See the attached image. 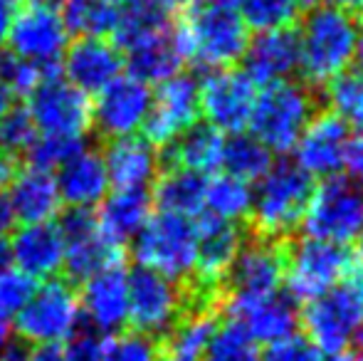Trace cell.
Instances as JSON below:
<instances>
[{
    "instance_id": "1",
    "label": "cell",
    "mask_w": 363,
    "mask_h": 361,
    "mask_svg": "<svg viewBox=\"0 0 363 361\" xmlns=\"http://www.w3.org/2000/svg\"><path fill=\"white\" fill-rule=\"evenodd\" d=\"M299 33V70L306 87L324 89L331 79L344 74L356 60L361 38L359 15L334 5L309 10Z\"/></svg>"
},
{
    "instance_id": "2",
    "label": "cell",
    "mask_w": 363,
    "mask_h": 361,
    "mask_svg": "<svg viewBox=\"0 0 363 361\" xmlns=\"http://www.w3.org/2000/svg\"><path fill=\"white\" fill-rule=\"evenodd\" d=\"M173 33L183 60L211 72L235 67L250 45V30L235 10L188 8L173 20Z\"/></svg>"
},
{
    "instance_id": "3",
    "label": "cell",
    "mask_w": 363,
    "mask_h": 361,
    "mask_svg": "<svg viewBox=\"0 0 363 361\" xmlns=\"http://www.w3.org/2000/svg\"><path fill=\"white\" fill-rule=\"evenodd\" d=\"M314 193V179L296 161H279L259 179L252 191L250 233L272 240H289L304 221L306 206Z\"/></svg>"
},
{
    "instance_id": "4",
    "label": "cell",
    "mask_w": 363,
    "mask_h": 361,
    "mask_svg": "<svg viewBox=\"0 0 363 361\" xmlns=\"http://www.w3.org/2000/svg\"><path fill=\"white\" fill-rule=\"evenodd\" d=\"M316 111H319V91L301 82L282 79L257 91L247 126L252 129L255 139L267 146L272 154H287L296 146L301 131L314 119Z\"/></svg>"
},
{
    "instance_id": "5",
    "label": "cell",
    "mask_w": 363,
    "mask_h": 361,
    "mask_svg": "<svg viewBox=\"0 0 363 361\" xmlns=\"http://www.w3.org/2000/svg\"><path fill=\"white\" fill-rule=\"evenodd\" d=\"M134 257L139 267L186 284L196 270V223L173 213L151 216L134 238Z\"/></svg>"
},
{
    "instance_id": "6",
    "label": "cell",
    "mask_w": 363,
    "mask_h": 361,
    "mask_svg": "<svg viewBox=\"0 0 363 361\" xmlns=\"http://www.w3.org/2000/svg\"><path fill=\"white\" fill-rule=\"evenodd\" d=\"M306 238L346 245L363 228V186L349 176H329L314 186L301 221Z\"/></svg>"
},
{
    "instance_id": "7",
    "label": "cell",
    "mask_w": 363,
    "mask_h": 361,
    "mask_svg": "<svg viewBox=\"0 0 363 361\" xmlns=\"http://www.w3.org/2000/svg\"><path fill=\"white\" fill-rule=\"evenodd\" d=\"M356 257L346 245L301 238L287 243V294L294 302H311L339 287L351 272Z\"/></svg>"
},
{
    "instance_id": "8",
    "label": "cell",
    "mask_w": 363,
    "mask_h": 361,
    "mask_svg": "<svg viewBox=\"0 0 363 361\" xmlns=\"http://www.w3.org/2000/svg\"><path fill=\"white\" fill-rule=\"evenodd\" d=\"M183 317L186 302L176 282L139 265L129 272V332L148 339H163Z\"/></svg>"
},
{
    "instance_id": "9",
    "label": "cell",
    "mask_w": 363,
    "mask_h": 361,
    "mask_svg": "<svg viewBox=\"0 0 363 361\" xmlns=\"http://www.w3.org/2000/svg\"><path fill=\"white\" fill-rule=\"evenodd\" d=\"M289 240H272L250 231L245 233L238 257L225 277V299H259L279 292L287 270Z\"/></svg>"
},
{
    "instance_id": "10",
    "label": "cell",
    "mask_w": 363,
    "mask_h": 361,
    "mask_svg": "<svg viewBox=\"0 0 363 361\" xmlns=\"http://www.w3.org/2000/svg\"><path fill=\"white\" fill-rule=\"evenodd\" d=\"M79 292L62 274L50 277L35 289L33 299L18 312L15 329L23 342L50 344L65 339L77 329Z\"/></svg>"
},
{
    "instance_id": "11",
    "label": "cell",
    "mask_w": 363,
    "mask_h": 361,
    "mask_svg": "<svg viewBox=\"0 0 363 361\" xmlns=\"http://www.w3.org/2000/svg\"><path fill=\"white\" fill-rule=\"evenodd\" d=\"M363 317V299L346 282L329 289L321 297L306 302L299 312V324L304 327L306 339L321 354H344L349 342L356 337V329Z\"/></svg>"
},
{
    "instance_id": "12",
    "label": "cell",
    "mask_w": 363,
    "mask_h": 361,
    "mask_svg": "<svg viewBox=\"0 0 363 361\" xmlns=\"http://www.w3.org/2000/svg\"><path fill=\"white\" fill-rule=\"evenodd\" d=\"M201 116V82L196 74H176L158 84L156 94L151 96L141 139L148 141L153 149L171 144L178 134L191 129Z\"/></svg>"
},
{
    "instance_id": "13",
    "label": "cell",
    "mask_w": 363,
    "mask_h": 361,
    "mask_svg": "<svg viewBox=\"0 0 363 361\" xmlns=\"http://www.w3.org/2000/svg\"><path fill=\"white\" fill-rule=\"evenodd\" d=\"M257 84L238 67L213 70L201 82V111L218 131L240 134L250 124Z\"/></svg>"
},
{
    "instance_id": "14",
    "label": "cell",
    "mask_w": 363,
    "mask_h": 361,
    "mask_svg": "<svg viewBox=\"0 0 363 361\" xmlns=\"http://www.w3.org/2000/svg\"><path fill=\"white\" fill-rule=\"evenodd\" d=\"M148 109L151 91L146 84L134 77H116L91 104V129H96L101 141L131 136L141 129Z\"/></svg>"
},
{
    "instance_id": "15",
    "label": "cell",
    "mask_w": 363,
    "mask_h": 361,
    "mask_svg": "<svg viewBox=\"0 0 363 361\" xmlns=\"http://www.w3.org/2000/svg\"><path fill=\"white\" fill-rule=\"evenodd\" d=\"M35 126L52 136H84L91 129V104L86 94L60 79L40 82L28 96Z\"/></svg>"
},
{
    "instance_id": "16",
    "label": "cell",
    "mask_w": 363,
    "mask_h": 361,
    "mask_svg": "<svg viewBox=\"0 0 363 361\" xmlns=\"http://www.w3.org/2000/svg\"><path fill=\"white\" fill-rule=\"evenodd\" d=\"M220 312L245 329L255 344H277L299 329V307L289 294L274 292L259 299H225Z\"/></svg>"
},
{
    "instance_id": "17",
    "label": "cell",
    "mask_w": 363,
    "mask_h": 361,
    "mask_svg": "<svg viewBox=\"0 0 363 361\" xmlns=\"http://www.w3.org/2000/svg\"><path fill=\"white\" fill-rule=\"evenodd\" d=\"M351 131L349 124L341 121L329 109L316 111L314 119L306 124L296 141V164L314 179H329L336 176L346 164V149H349Z\"/></svg>"
},
{
    "instance_id": "18",
    "label": "cell",
    "mask_w": 363,
    "mask_h": 361,
    "mask_svg": "<svg viewBox=\"0 0 363 361\" xmlns=\"http://www.w3.org/2000/svg\"><path fill=\"white\" fill-rule=\"evenodd\" d=\"M69 33L65 30V23L57 10L48 8H23L15 15L10 25L8 43L10 52L28 62H50V60H62L67 50Z\"/></svg>"
},
{
    "instance_id": "19",
    "label": "cell",
    "mask_w": 363,
    "mask_h": 361,
    "mask_svg": "<svg viewBox=\"0 0 363 361\" xmlns=\"http://www.w3.org/2000/svg\"><path fill=\"white\" fill-rule=\"evenodd\" d=\"M124 57L101 38H77L67 45L62 57V72L69 77V84L82 94H99L106 84L121 77Z\"/></svg>"
},
{
    "instance_id": "20",
    "label": "cell",
    "mask_w": 363,
    "mask_h": 361,
    "mask_svg": "<svg viewBox=\"0 0 363 361\" xmlns=\"http://www.w3.org/2000/svg\"><path fill=\"white\" fill-rule=\"evenodd\" d=\"M242 72L255 84H274L299 70V33L296 28L262 33L245 50Z\"/></svg>"
},
{
    "instance_id": "21",
    "label": "cell",
    "mask_w": 363,
    "mask_h": 361,
    "mask_svg": "<svg viewBox=\"0 0 363 361\" xmlns=\"http://www.w3.org/2000/svg\"><path fill=\"white\" fill-rule=\"evenodd\" d=\"M223 144L225 139L216 126H211L208 121L206 124H198L196 121L191 129L178 134L171 144L156 149L158 174L173 169H186L208 176L223 161Z\"/></svg>"
},
{
    "instance_id": "22",
    "label": "cell",
    "mask_w": 363,
    "mask_h": 361,
    "mask_svg": "<svg viewBox=\"0 0 363 361\" xmlns=\"http://www.w3.org/2000/svg\"><path fill=\"white\" fill-rule=\"evenodd\" d=\"M10 260H15L20 272L33 279H50L62 272L65 243L60 238L55 223H38L25 226L23 231L13 233Z\"/></svg>"
},
{
    "instance_id": "23",
    "label": "cell",
    "mask_w": 363,
    "mask_h": 361,
    "mask_svg": "<svg viewBox=\"0 0 363 361\" xmlns=\"http://www.w3.org/2000/svg\"><path fill=\"white\" fill-rule=\"evenodd\" d=\"M82 304H84V314L99 332H111V329H119L121 324H126L129 272L124 270V265L109 267V270L86 279Z\"/></svg>"
},
{
    "instance_id": "24",
    "label": "cell",
    "mask_w": 363,
    "mask_h": 361,
    "mask_svg": "<svg viewBox=\"0 0 363 361\" xmlns=\"http://www.w3.org/2000/svg\"><path fill=\"white\" fill-rule=\"evenodd\" d=\"M104 166L109 183L116 191L146 188L158 174L156 149L141 136H121L104 141Z\"/></svg>"
},
{
    "instance_id": "25",
    "label": "cell",
    "mask_w": 363,
    "mask_h": 361,
    "mask_svg": "<svg viewBox=\"0 0 363 361\" xmlns=\"http://www.w3.org/2000/svg\"><path fill=\"white\" fill-rule=\"evenodd\" d=\"M151 193L146 188L134 191H114L104 201L101 211L96 213V231L99 238L116 248H126L131 238L139 235V231L151 218Z\"/></svg>"
},
{
    "instance_id": "26",
    "label": "cell",
    "mask_w": 363,
    "mask_h": 361,
    "mask_svg": "<svg viewBox=\"0 0 363 361\" xmlns=\"http://www.w3.org/2000/svg\"><path fill=\"white\" fill-rule=\"evenodd\" d=\"M10 203H13L15 218L23 226H38L48 223L60 213V191L57 181L50 171L20 169L18 176L10 183Z\"/></svg>"
},
{
    "instance_id": "27",
    "label": "cell",
    "mask_w": 363,
    "mask_h": 361,
    "mask_svg": "<svg viewBox=\"0 0 363 361\" xmlns=\"http://www.w3.org/2000/svg\"><path fill=\"white\" fill-rule=\"evenodd\" d=\"M126 67H129V77L139 79L144 84L151 82H166V79L176 77L183 67V52L178 48L176 33H173V23L158 35L139 43L136 48L126 50Z\"/></svg>"
},
{
    "instance_id": "28",
    "label": "cell",
    "mask_w": 363,
    "mask_h": 361,
    "mask_svg": "<svg viewBox=\"0 0 363 361\" xmlns=\"http://www.w3.org/2000/svg\"><path fill=\"white\" fill-rule=\"evenodd\" d=\"M57 191L67 206H84L91 208L104 198L109 188V176L99 151H82L65 166H60Z\"/></svg>"
},
{
    "instance_id": "29",
    "label": "cell",
    "mask_w": 363,
    "mask_h": 361,
    "mask_svg": "<svg viewBox=\"0 0 363 361\" xmlns=\"http://www.w3.org/2000/svg\"><path fill=\"white\" fill-rule=\"evenodd\" d=\"M206 191H208V179L203 174L186 171V169H173L158 174L151 201L156 203L161 213L191 218L203 213Z\"/></svg>"
},
{
    "instance_id": "30",
    "label": "cell",
    "mask_w": 363,
    "mask_h": 361,
    "mask_svg": "<svg viewBox=\"0 0 363 361\" xmlns=\"http://www.w3.org/2000/svg\"><path fill=\"white\" fill-rule=\"evenodd\" d=\"M124 260H126V248L111 245V243H106L96 233L89 240L67 245V252H65V260H62L65 267L60 274L77 287L79 282H86V279L109 270V267L124 265Z\"/></svg>"
},
{
    "instance_id": "31",
    "label": "cell",
    "mask_w": 363,
    "mask_h": 361,
    "mask_svg": "<svg viewBox=\"0 0 363 361\" xmlns=\"http://www.w3.org/2000/svg\"><path fill=\"white\" fill-rule=\"evenodd\" d=\"M220 166L228 169V176L252 183L259 181L272 169V151L264 144H259L252 134H230V139L223 144V161Z\"/></svg>"
},
{
    "instance_id": "32",
    "label": "cell",
    "mask_w": 363,
    "mask_h": 361,
    "mask_svg": "<svg viewBox=\"0 0 363 361\" xmlns=\"http://www.w3.org/2000/svg\"><path fill=\"white\" fill-rule=\"evenodd\" d=\"M121 8L114 0H67L62 23L65 30L82 38H101L114 35Z\"/></svg>"
},
{
    "instance_id": "33",
    "label": "cell",
    "mask_w": 363,
    "mask_h": 361,
    "mask_svg": "<svg viewBox=\"0 0 363 361\" xmlns=\"http://www.w3.org/2000/svg\"><path fill=\"white\" fill-rule=\"evenodd\" d=\"M206 206L211 216L220 218V221H245L250 218V208H252V186L228 174L218 176V179L208 181Z\"/></svg>"
},
{
    "instance_id": "34",
    "label": "cell",
    "mask_w": 363,
    "mask_h": 361,
    "mask_svg": "<svg viewBox=\"0 0 363 361\" xmlns=\"http://www.w3.org/2000/svg\"><path fill=\"white\" fill-rule=\"evenodd\" d=\"M301 8L296 0H240V20L257 35L294 28Z\"/></svg>"
},
{
    "instance_id": "35",
    "label": "cell",
    "mask_w": 363,
    "mask_h": 361,
    "mask_svg": "<svg viewBox=\"0 0 363 361\" xmlns=\"http://www.w3.org/2000/svg\"><path fill=\"white\" fill-rule=\"evenodd\" d=\"M324 96L331 114L363 131V72L346 70L326 84Z\"/></svg>"
},
{
    "instance_id": "36",
    "label": "cell",
    "mask_w": 363,
    "mask_h": 361,
    "mask_svg": "<svg viewBox=\"0 0 363 361\" xmlns=\"http://www.w3.org/2000/svg\"><path fill=\"white\" fill-rule=\"evenodd\" d=\"M35 141H38V126H35L28 106L13 104L0 116V151L23 164V156L28 154Z\"/></svg>"
},
{
    "instance_id": "37",
    "label": "cell",
    "mask_w": 363,
    "mask_h": 361,
    "mask_svg": "<svg viewBox=\"0 0 363 361\" xmlns=\"http://www.w3.org/2000/svg\"><path fill=\"white\" fill-rule=\"evenodd\" d=\"M203 361H262V352L242 327L228 322L213 332Z\"/></svg>"
},
{
    "instance_id": "38",
    "label": "cell",
    "mask_w": 363,
    "mask_h": 361,
    "mask_svg": "<svg viewBox=\"0 0 363 361\" xmlns=\"http://www.w3.org/2000/svg\"><path fill=\"white\" fill-rule=\"evenodd\" d=\"M84 151V139L82 136H52L45 134L43 139H38L28 149V154L23 156V161H28V169L38 171H50L65 166L69 159H74L77 154Z\"/></svg>"
},
{
    "instance_id": "39",
    "label": "cell",
    "mask_w": 363,
    "mask_h": 361,
    "mask_svg": "<svg viewBox=\"0 0 363 361\" xmlns=\"http://www.w3.org/2000/svg\"><path fill=\"white\" fill-rule=\"evenodd\" d=\"M40 82H43V79H40L38 65L18 57V55L10 52V50H0V84H3L10 94L30 96L38 89Z\"/></svg>"
},
{
    "instance_id": "40",
    "label": "cell",
    "mask_w": 363,
    "mask_h": 361,
    "mask_svg": "<svg viewBox=\"0 0 363 361\" xmlns=\"http://www.w3.org/2000/svg\"><path fill=\"white\" fill-rule=\"evenodd\" d=\"M101 361H161V344L158 339L124 332L119 337H109Z\"/></svg>"
},
{
    "instance_id": "41",
    "label": "cell",
    "mask_w": 363,
    "mask_h": 361,
    "mask_svg": "<svg viewBox=\"0 0 363 361\" xmlns=\"http://www.w3.org/2000/svg\"><path fill=\"white\" fill-rule=\"evenodd\" d=\"M55 228H57L65 245L84 243L99 233L96 231V213L84 206H67L65 211H60Z\"/></svg>"
},
{
    "instance_id": "42",
    "label": "cell",
    "mask_w": 363,
    "mask_h": 361,
    "mask_svg": "<svg viewBox=\"0 0 363 361\" xmlns=\"http://www.w3.org/2000/svg\"><path fill=\"white\" fill-rule=\"evenodd\" d=\"M35 289H38V279L28 277L20 270H8L0 272V312L3 314H15L33 299Z\"/></svg>"
},
{
    "instance_id": "43",
    "label": "cell",
    "mask_w": 363,
    "mask_h": 361,
    "mask_svg": "<svg viewBox=\"0 0 363 361\" xmlns=\"http://www.w3.org/2000/svg\"><path fill=\"white\" fill-rule=\"evenodd\" d=\"M109 339L101 337L99 329H74L69 334L67 347L62 349L65 361H101L104 359V349Z\"/></svg>"
},
{
    "instance_id": "44",
    "label": "cell",
    "mask_w": 363,
    "mask_h": 361,
    "mask_svg": "<svg viewBox=\"0 0 363 361\" xmlns=\"http://www.w3.org/2000/svg\"><path fill=\"white\" fill-rule=\"evenodd\" d=\"M262 361H324V357L309 339L294 334L277 344H269V349L262 354Z\"/></svg>"
},
{
    "instance_id": "45",
    "label": "cell",
    "mask_w": 363,
    "mask_h": 361,
    "mask_svg": "<svg viewBox=\"0 0 363 361\" xmlns=\"http://www.w3.org/2000/svg\"><path fill=\"white\" fill-rule=\"evenodd\" d=\"M351 171V179L356 183H363V134L349 141V149H346V164Z\"/></svg>"
},
{
    "instance_id": "46",
    "label": "cell",
    "mask_w": 363,
    "mask_h": 361,
    "mask_svg": "<svg viewBox=\"0 0 363 361\" xmlns=\"http://www.w3.org/2000/svg\"><path fill=\"white\" fill-rule=\"evenodd\" d=\"M116 5H121L124 10H134V8H161L166 13L171 10H183L188 5V0H114Z\"/></svg>"
},
{
    "instance_id": "47",
    "label": "cell",
    "mask_w": 363,
    "mask_h": 361,
    "mask_svg": "<svg viewBox=\"0 0 363 361\" xmlns=\"http://www.w3.org/2000/svg\"><path fill=\"white\" fill-rule=\"evenodd\" d=\"M15 223H18V218H15L10 196L5 191H0V238H8L15 231Z\"/></svg>"
},
{
    "instance_id": "48",
    "label": "cell",
    "mask_w": 363,
    "mask_h": 361,
    "mask_svg": "<svg viewBox=\"0 0 363 361\" xmlns=\"http://www.w3.org/2000/svg\"><path fill=\"white\" fill-rule=\"evenodd\" d=\"M28 361H65V354L57 342L38 344V347L28 352Z\"/></svg>"
},
{
    "instance_id": "49",
    "label": "cell",
    "mask_w": 363,
    "mask_h": 361,
    "mask_svg": "<svg viewBox=\"0 0 363 361\" xmlns=\"http://www.w3.org/2000/svg\"><path fill=\"white\" fill-rule=\"evenodd\" d=\"M20 0H0V43L8 40L10 25H13L15 15H18Z\"/></svg>"
},
{
    "instance_id": "50",
    "label": "cell",
    "mask_w": 363,
    "mask_h": 361,
    "mask_svg": "<svg viewBox=\"0 0 363 361\" xmlns=\"http://www.w3.org/2000/svg\"><path fill=\"white\" fill-rule=\"evenodd\" d=\"M191 8H213V10H235L240 0H188Z\"/></svg>"
},
{
    "instance_id": "51",
    "label": "cell",
    "mask_w": 363,
    "mask_h": 361,
    "mask_svg": "<svg viewBox=\"0 0 363 361\" xmlns=\"http://www.w3.org/2000/svg\"><path fill=\"white\" fill-rule=\"evenodd\" d=\"M329 5H334V8L346 10V13L359 15V13H361V8H363V0H329Z\"/></svg>"
},
{
    "instance_id": "52",
    "label": "cell",
    "mask_w": 363,
    "mask_h": 361,
    "mask_svg": "<svg viewBox=\"0 0 363 361\" xmlns=\"http://www.w3.org/2000/svg\"><path fill=\"white\" fill-rule=\"evenodd\" d=\"M10 265V245H8V238H0V272L8 270Z\"/></svg>"
},
{
    "instance_id": "53",
    "label": "cell",
    "mask_w": 363,
    "mask_h": 361,
    "mask_svg": "<svg viewBox=\"0 0 363 361\" xmlns=\"http://www.w3.org/2000/svg\"><path fill=\"white\" fill-rule=\"evenodd\" d=\"M28 5H33V8H48V10H57L60 5H65L67 0H25Z\"/></svg>"
},
{
    "instance_id": "54",
    "label": "cell",
    "mask_w": 363,
    "mask_h": 361,
    "mask_svg": "<svg viewBox=\"0 0 363 361\" xmlns=\"http://www.w3.org/2000/svg\"><path fill=\"white\" fill-rule=\"evenodd\" d=\"M8 337H10V317H8V314L0 312V349L5 347Z\"/></svg>"
},
{
    "instance_id": "55",
    "label": "cell",
    "mask_w": 363,
    "mask_h": 361,
    "mask_svg": "<svg viewBox=\"0 0 363 361\" xmlns=\"http://www.w3.org/2000/svg\"><path fill=\"white\" fill-rule=\"evenodd\" d=\"M10 106H13V94H10V91L5 89L3 84H0V116H3L5 111L10 109Z\"/></svg>"
},
{
    "instance_id": "56",
    "label": "cell",
    "mask_w": 363,
    "mask_h": 361,
    "mask_svg": "<svg viewBox=\"0 0 363 361\" xmlns=\"http://www.w3.org/2000/svg\"><path fill=\"white\" fill-rule=\"evenodd\" d=\"M354 257H356V265L363 267V228H361V233H359V250L354 252Z\"/></svg>"
},
{
    "instance_id": "57",
    "label": "cell",
    "mask_w": 363,
    "mask_h": 361,
    "mask_svg": "<svg viewBox=\"0 0 363 361\" xmlns=\"http://www.w3.org/2000/svg\"><path fill=\"white\" fill-rule=\"evenodd\" d=\"M296 3H299L301 10H314V8H319L321 0H296Z\"/></svg>"
},
{
    "instance_id": "58",
    "label": "cell",
    "mask_w": 363,
    "mask_h": 361,
    "mask_svg": "<svg viewBox=\"0 0 363 361\" xmlns=\"http://www.w3.org/2000/svg\"><path fill=\"white\" fill-rule=\"evenodd\" d=\"M356 60H359V67H361V72H363V35L359 38V50H356Z\"/></svg>"
},
{
    "instance_id": "59",
    "label": "cell",
    "mask_w": 363,
    "mask_h": 361,
    "mask_svg": "<svg viewBox=\"0 0 363 361\" xmlns=\"http://www.w3.org/2000/svg\"><path fill=\"white\" fill-rule=\"evenodd\" d=\"M329 361H356L354 354H336V357H329Z\"/></svg>"
},
{
    "instance_id": "60",
    "label": "cell",
    "mask_w": 363,
    "mask_h": 361,
    "mask_svg": "<svg viewBox=\"0 0 363 361\" xmlns=\"http://www.w3.org/2000/svg\"><path fill=\"white\" fill-rule=\"evenodd\" d=\"M356 342H359V347L363 349V317H361V324H359V329H356Z\"/></svg>"
},
{
    "instance_id": "61",
    "label": "cell",
    "mask_w": 363,
    "mask_h": 361,
    "mask_svg": "<svg viewBox=\"0 0 363 361\" xmlns=\"http://www.w3.org/2000/svg\"><path fill=\"white\" fill-rule=\"evenodd\" d=\"M359 15H361V20H363V8H361V13H359Z\"/></svg>"
}]
</instances>
